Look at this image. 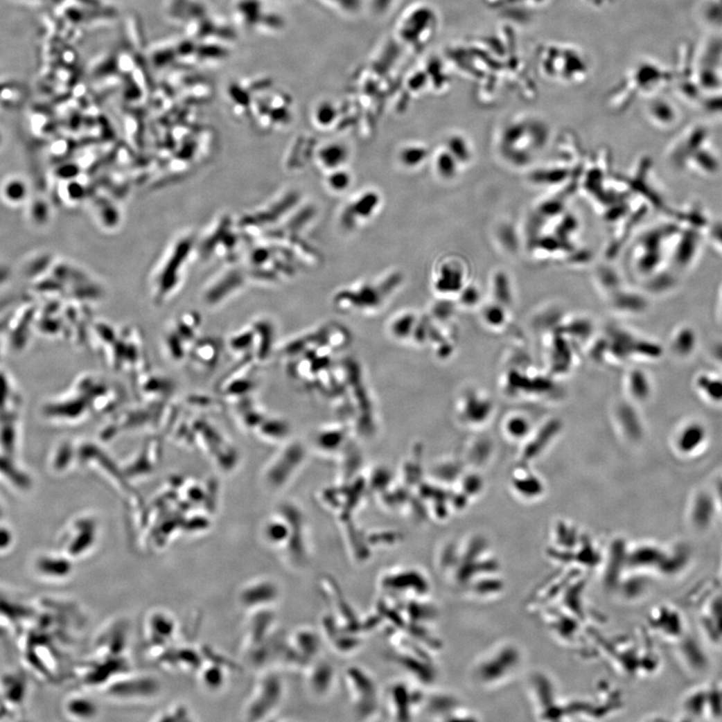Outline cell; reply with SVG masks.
Instances as JSON below:
<instances>
[{"label": "cell", "instance_id": "8992f818", "mask_svg": "<svg viewBox=\"0 0 722 722\" xmlns=\"http://www.w3.org/2000/svg\"><path fill=\"white\" fill-rule=\"evenodd\" d=\"M701 396L712 403H722V378L712 373H701L695 381Z\"/></svg>", "mask_w": 722, "mask_h": 722}, {"label": "cell", "instance_id": "4fadbf2b", "mask_svg": "<svg viewBox=\"0 0 722 722\" xmlns=\"http://www.w3.org/2000/svg\"><path fill=\"white\" fill-rule=\"evenodd\" d=\"M336 116H337V111L329 103H324V104L318 105L315 114H314L315 122L320 127H328V125L333 124L334 121H335Z\"/></svg>", "mask_w": 722, "mask_h": 722}, {"label": "cell", "instance_id": "9c48e42d", "mask_svg": "<svg viewBox=\"0 0 722 722\" xmlns=\"http://www.w3.org/2000/svg\"><path fill=\"white\" fill-rule=\"evenodd\" d=\"M2 195L11 204L22 203L28 196V188L26 182L19 178L10 179L3 184Z\"/></svg>", "mask_w": 722, "mask_h": 722}, {"label": "cell", "instance_id": "2e32d148", "mask_svg": "<svg viewBox=\"0 0 722 722\" xmlns=\"http://www.w3.org/2000/svg\"><path fill=\"white\" fill-rule=\"evenodd\" d=\"M712 354L713 356H714L715 360H717V362L722 364V342L717 343V344H715L714 346H713Z\"/></svg>", "mask_w": 722, "mask_h": 722}, {"label": "cell", "instance_id": "7a4b0ae2", "mask_svg": "<svg viewBox=\"0 0 722 722\" xmlns=\"http://www.w3.org/2000/svg\"><path fill=\"white\" fill-rule=\"evenodd\" d=\"M707 439V432L703 423L692 421L686 423L677 432L675 437V447L683 456H692L699 452L705 445Z\"/></svg>", "mask_w": 722, "mask_h": 722}, {"label": "cell", "instance_id": "3957f363", "mask_svg": "<svg viewBox=\"0 0 722 722\" xmlns=\"http://www.w3.org/2000/svg\"><path fill=\"white\" fill-rule=\"evenodd\" d=\"M380 203V196L376 192H367L358 197L343 214L345 225L353 227L358 222L369 220L376 212Z\"/></svg>", "mask_w": 722, "mask_h": 722}, {"label": "cell", "instance_id": "6da1fadb", "mask_svg": "<svg viewBox=\"0 0 722 722\" xmlns=\"http://www.w3.org/2000/svg\"><path fill=\"white\" fill-rule=\"evenodd\" d=\"M432 13L425 6H416L407 10L398 24L401 42L419 51L427 42L432 26Z\"/></svg>", "mask_w": 722, "mask_h": 722}, {"label": "cell", "instance_id": "ba28073f", "mask_svg": "<svg viewBox=\"0 0 722 722\" xmlns=\"http://www.w3.org/2000/svg\"><path fill=\"white\" fill-rule=\"evenodd\" d=\"M428 156L427 148L421 145H409L398 152V161L407 169H416L425 162Z\"/></svg>", "mask_w": 722, "mask_h": 722}, {"label": "cell", "instance_id": "30bf717a", "mask_svg": "<svg viewBox=\"0 0 722 722\" xmlns=\"http://www.w3.org/2000/svg\"><path fill=\"white\" fill-rule=\"evenodd\" d=\"M696 342V336L694 331L690 329H683L675 336L673 342H672V349L675 353L680 358H687V356L692 355V352L694 351Z\"/></svg>", "mask_w": 722, "mask_h": 722}, {"label": "cell", "instance_id": "5bb4252c", "mask_svg": "<svg viewBox=\"0 0 722 722\" xmlns=\"http://www.w3.org/2000/svg\"><path fill=\"white\" fill-rule=\"evenodd\" d=\"M437 172L439 176L447 177L452 174V159L448 152H441L436 159Z\"/></svg>", "mask_w": 722, "mask_h": 722}, {"label": "cell", "instance_id": "5b68a950", "mask_svg": "<svg viewBox=\"0 0 722 722\" xmlns=\"http://www.w3.org/2000/svg\"><path fill=\"white\" fill-rule=\"evenodd\" d=\"M318 162L328 171L340 169L349 159V151L346 147L340 143H331L325 145L317 154Z\"/></svg>", "mask_w": 722, "mask_h": 722}, {"label": "cell", "instance_id": "9a60e30c", "mask_svg": "<svg viewBox=\"0 0 722 722\" xmlns=\"http://www.w3.org/2000/svg\"><path fill=\"white\" fill-rule=\"evenodd\" d=\"M178 715L185 717L187 721L192 719L189 710L185 706L178 705L164 712L163 717H160L159 721H178V717H177Z\"/></svg>", "mask_w": 722, "mask_h": 722}, {"label": "cell", "instance_id": "8fae6325", "mask_svg": "<svg viewBox=\"0 0 722 722\" xmlns=\"http://www.w3.org/2000/svg\"><path fill=\"white\" fill-rule=\"evenodd\" d=\"M175 58L177 60L176 46L162 44L161 46H157L156 48L152 49V64L157 69H162V67L169 66Z\"/></svg>", "mask_w": 722, "mask_h": 722}, {"label": "cell", "instance_id": "52a82bcc", "mask_svg": "<svg viewBox=\"0 0 722 722\" xmlns=\"http://www.w3.org/2000/svg\"><path fill=\"white\" fill-rule=\"evenodd\" d=\"M200 683L207 692H216L225 686L226 674L219 665H205L199 674Z\"/></svg>", "mask_w": 722, "mask_h": 722}, {"label": "cell", "instance_id": "7c38bea8", "mask_svg": "<svg viewBox=\"0 0 722 722\" xmlns=\"http://www.w3.org/2000/svg\"><path fill=\"white\" fill-rule=\"evenodd\" d=\"M327 186L329 189L336 193H342L351 186L352 177L351 173L340 168L331 171L327 177Z\"/></svg>", "mask_w": 722, "mask_h": 722}, {"label": "cell", "instance_id": "277c9868", "mask_svg": "<svg viewBox=\"0 0 722 722\" xmlns=\"http://www.w3.org/2000/svg\"><path fill=\"white\" fill-rule=\"evenodd\" d=\"M263 15L260 0H237L233 10L235 24L245 28H256Z\"/></svg>", "mask_w": 722, "mask_h": 722}]
</instances>
